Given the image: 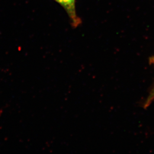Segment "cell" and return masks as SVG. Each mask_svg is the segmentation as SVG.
Returning <instances> with one entry per match:
<instances>
[{
    "instance_id": "cell-1",
    "label": "cell",
    "mask_w": 154,
    "mask_h": 154,
    "mask_svg": "<svg viewBox=\"0 0 154 154\" xmlns=\"http://www.w3.org/2000/svg\"><path fill=\"white\" fill-rule=\"evenodd\" d=\"M64 8L71 20L74 26H77L81 23L80 19L76 14L75 0H55Z\"/></svg>"
},
{
    "instance_id": "cell-2",
    "label": "cell",
    "mask_w": 154,
    "mask_h": 154,
    "mask_svg": "<svg viewBox=\"0 0 154 154\" xmlns=\"http://www.w3.org/2000/svg\"><path fill=\"white\" fill-rule=\"evenodd\" d=\"M151 63H152L153 65H154V57L151 60ZM154 101V85L153 88L152 89L151 91H150L148 97H147V100L145 101V103L144 105V106L145 107H147L148 106H149L152 102Z\"/></svg>"
}]
</instances>
